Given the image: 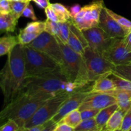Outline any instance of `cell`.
I'll use <instances>...</instances> for the list:
<instances>
[{
  "mask_svg": "<svg viewBox=\"0 0 131 131\" xmlns=\"http://www.w3.org/2000/svg\"><path fill=\"white\" fill-rule=\"evenodd\" d=\"M86 86L70 81L60 69L38 76L27 78L22 92L48 100L60 95L72 94Z\"/></svg>",
  "mask_w": 131,
  "mask_h": 131,
  "instance_id": "6da1fadb",
  "label": "cell"
},
{
  "mask_svg": "<svg viewBox=\"0 0 131 131\" xmlns=\"http://www.w3.org/2000/svg\"><path fill=\"white\" fill-rule=\"evenodd\" d=\"M26 78L24 46L19 43L8 54L6 63L0 73V86L5 105L22 92Z\"/></svg>",
  "mask_w": 131,
  "mask_h": 131,
  "instance_id": "7a4b0ae2",
  "label": "cell"
},
{
  "mask_svg": "<svg viewBox=\"0 0 131 131\" xmlns=\"http://www.w3.org/2000/svg\"><path fill=\"white\" fill-rule=\"evenodd\" d=\"M47 101L21 92L11 102L5 105L0 113L1 123L3 124L9 119H12L22 130L26 123Z\"/></svg>",
  "mask_w": 131,
  "mask_h": 131,
  "instance_id": "3957f363",
  "label": "cell"
},
{
  "mask_svg": "<svg viewBox=\"0 0 131 131\" xmlns=\"http://www.w3.org/2000/svg\"><path fill=\"white\" fill-rule=\"evenodd\" d=\"M61 47L63 56L61 71L70 81L86 86L90 83L84 58L73 51L69 46L61 42L56 37Z\"/></svg>",
  "mask_w": 131,
  "mask_h": 131,
  "instance_id": "277c9868",
  "label": "cell"
},
{
  "mask_svg": "<svg viewBox=\"0 0 131 131\" xmlns=\"http://www.w3.org/2000/svg\"><path fill=\"white\" fill-rule=\"evenodd\" d=\"M24 52L27 78L38 76L61 69L60 65L48 55L27 45L24 46Z\"/></svg>",
  "mask_w": 131,
  "mask_h": 131,
  "instance_id": "5b68a950",
  "label": "cell"
},
{
  "mask_svg": "<svg viewBox=\"0 0 131 131\" xmlns=\"http://www.w3.org/2000/svg\"><path fill=\"white\" fill-rule=\"evenodd\" d=\"M90 83L99 78L107 76L113 72L115 66L106 60L102 54L93 51L88 46L83 55Z\"/></svg>",
  "mask_w": 131,
  "mask_h": 131,
  "instance_id": "8992f818",
  "label": "cell"
},
{
  "mask_svg": "<svg viewBox=\"0 0 131 131\" xmlns=\"http://www.w3.org/2000/svg\"><path fill=\"white\" fill-rule=\"evenodd\" d=\"M71 94H63L49 99L38 109L31 118L26 123L22 130H26L35 125L44 124L48 120H51L61 107L64 101Z\"/></svg>",
  "mask_w": 131,
  "mask_h": 131,
  "instance_id": "52a82bcc",
  "label": "cell"
},
{
  "mask_svg": "<svg viewBox=\"0 0 131 131\" xmlns=\"http://www.w3.org/2000/svg\"><path fill=\"white\" fill-rule=\"evenodd\" d=\"M104 8L103 0H96L83 6L79 14L71 19L82 31L99 26L101 12Z\"/></svg>",
  "mask_w": 131,
  "mask_h": 131,
  "instance_id": "ba28073f",
  "label": "cell"
},
{
  "mask_svg": "<svg viewBox=\"0 0 131 131\" xmlns=\"http://www.w3.org/2000/svg\"><path fill=\"white\" fill-rule=\"evenodd\" d=\"M27 46L48 55L61 67L63 65L62 51L56 37L43 31Z\"/></svg>",
  "mask_w": 131,
  "mask_h": 131,
  "instance_id": "9c48e42d",
  "label": "cell"
},
{
  "mask_svg": "<svg viewBox=\"0 0 131 131\" xmlns=\"http://www.w3.org/2000/svg\"><path fill=\"white\" fill-rule=\"evenodd\" d=\"M89 47L93 51L103 54L116 38H113L99 26L82 31Z\"/></svg>",
  "mask_w": 131,
  "mask_h": 131,
  "instance_id": "30bf717a",
  "label": "cell"
},
{
  "mask_svg": "<svg viewBox=\"0 0 131 131\" xmlns=\"http://www.w3.org/2000/svg\"><path fill=\"white\" fill-rule=\"evenodd\" d=\"M91 88L92 86H88L70 95L61 104L58 112L51 120L58 124L69 112L79 109L84 100L92 93L91 92Z\"/></svg>",
  "mask_w": 131,
  "mask_h": 131,
  "instance_id": "8fae6325",
  "label": "cell"
},
{
  "mask_svg": "<svg viewBox=\"0 0 131 131\" xmlns=\"http://www.w3.org/2000/svg\"><path fill=\"white\" fill-rule=\"evenodd\" d=\"M102 56L115 66L131 63V52L125 48L122 38L115 39Z\"/></svg>",
  "mask_w": 131,
  "mask_h": 131,
  "instance_id": "7c38bea8",
  "label": "cell"
},
{
  "mask_svg": "<svg viewBox=\"0 0 131 131\" xmlns=\"http://www.w3.org/2000/svg\"><path fill=\"white\" fill-rule=\"evenodd\" d=\"M115 104H117L116 99L108 93H92L84 100L79 110L92 108L101 110Z\"/></svg>",
  "mask_w": 131,
  "mask_h": 131,
  "instance_id": "4fadbf2b",
  "label": "cell"
},
{
  "mask_svg": "<svg viewBox=\"0 0 131 131\" xmlns=\"http://www.w3.org/2000/svg\"><path fill=\"white\" fill-rule=\"evenodd\" d=\"M99 26L113 38H123L126 35L122 27L107 12L105 6L101 12Z\"/></svg>",
  "mask_w": 131,
  "mask_h": 131,
  "instance_id": "5bb4252c",
  "label": "cell"
},
{
  "mask_svg": "<svg viewBox=\"0 0 131 131\" xmlns=\"http://www.w3.org/2000/svg\"><path fill=\"white\" fill-rule=\"evenodd\" d=\"M70 27V33L67 44L73 51L79 54L83 55L85 52V49L88 47V43L86 40L82 30H81L70 19L69 20Z\"/></svg>",
  "mask_w": 131,
  "mask_h": 131,
  "instance_id": "9a60e30c",
  "label": "cell"
},
{
  "mask_svg": "<svg viewBox=\"0 0 131 131\" xmlns=\"http://www.w3.org/2000/svg\"><path fill=\"white\" fill-rule=\"evenodd\" d=\"M46 21H33L28 23L24 29H20L18 35L19 43L23 46L28 45L45 31Z\"/></svg>",
  "mask_w": 131,
  "mask_h": 131,
  "instance_id": "2e32d148",
  "label": "cell"
},
{
  "mask_svg": "<svg viewBox=\"0 0 131 131\" xmlns=\"http://www.w3.org/2000/svg\"><path fill=\"white\" fill-rule=\"evenodd\" d=\"M106 93H108L116 99L119 107L122 110L127 111L131 107V91L118 88Z\"/></svg>",
  "mask_w": 131,
  "mask_h": 131,
  "instance_id": "e0dca14e",
  "label": "cell"
},
{
  "mask_svg": "<svg viewBox=\"0 0 131 131\" xmlns=\"http://www.w3.org/2000/svg\"><path fill=\"white\" fill-rule=\"evenodd\" d=\"M118 89L116 84L109 75L99 78L93 82L91 92L92 93H106Z\"/></svg>",
  "mask_w": 131,
  "mask_h": 131,
  "instance_id": "ac0fdd59",
  "label": "cell"
},
{
  "mask_svg": "<svg viewBox=\"0 0 131 131\" xmlns=\"http://www.w3.org/2000/svg\"><path fill=\"white\" fill-rule=\"evenodd\" d=\"M126 112L127 111L118 107L111 115L102 130H120L122 125L123 119Z\"/></svg>",
  "mask_w": 131,
  "mask_h": 131,
  "instance_id": "d6986e66",
  "label": "cell"
},
{
  "mask_svg": "<svg viewBox=\"0 0 131 131\" xmlns=\"http://www.w3.org/2000/svg\"><path fill=\"white\" fill-rule=\"evenodd\" d=\"M119 107L118 104L111 105L110 106L102 109L99 111L97 116H95V120L98 126L99 131L103 130L104 127L106 125V123L110 118L111 115L115 113V111Z\"/></svg>",
  "mask_w": 131,
  "mask_h": 131,
  "instance_id": "ffe728a7",
  "label": "cell"
},
{
  "mask_svg": "<svg viewBox=\"0 0 131 131\" xmlns=\"http://www.w3.org/2000/svg\"><path fill=\"white\" fill-rule=\"evenodd\" d=\"M18 36L6 35L0 38V56L8 54L15 46L19 44Z\"/></svg>",
  "mask_w": 131,
  "mask_h": 131,
  "instance_id": "44dd1931",
  "label": "cell"
},
{
  "mask_svg": "<svg viewBox=\"0 0 131 131\" xmlns=\"http://www.w3.org/2000/svg\"><path fill=\"white\" fill-rule=\"evenodd\" d=\"M18 20L11 14H0V31L1 33L14 32L16 28Z\"/></svg>",
  "mask_w": 131,
  "mask_h": 131,
  "instance_id": "7402d4cb",
  "label": "cell"
},
{
  "mask_svg": "<svg viewBox=\"0 0 131 131\" xmlns=\"http://www.w3.org/2000/svg\"><path fill=\"white\" fill-rule=\"evenodd\" d=\"M82 120L81 111L79 109H77L67 114L59 123H65L75 129Z\"/></svg>",
  "mask_w": 131,
  "mask_h": 131,
  "instance_id": "603a6c76",
  "label": "cell"
},
{
  "mask_svg": "<svg viewBox=\"0 0 131 131\" xmlns=\"http://www.w3.org/2000/svg\"><path fill=\"white\" fill-rule=\"evenodd\" d=\"M50 6L58 17L60 23L67 22L71 19L69 10H68L64 5L60 3H51Z\"/></svg>",
  "mask_w": 131,
  "mask_h": 131,
  "instance_id": "cb8c5ba5",
  "label": "cell"
},
{
  "mask_svg": "<svg viewBox=\"0 0 131 131\" xmlns=\"http://www.w3.org/2000/svg\"><path fill=\"white\" fill-rule=\"evenodd\" d=\"M74 131H99L95 117L83 120L74 129Z\"/></svg>",
  "mask_w": 131,
  "mask_h": 131,
  "instance_id": "d4e9b609",
  "label": "cell"
},
{
  "mask_svg": "<svg viewBox=\"0 0 131 131\" xmlns=\"http://www.w3.org/2000/svg\"><path fill=\"white\" fill-rule=\"evenodd\" d=\"M109 77L113 80L118 89L131 91V81L123 78L113 72Z\"/></svg>",
  "mask_w": 131,
  "mask_h": 131,
  "instance_id": "484cf974",
  "label": "cell"
},
{
  "mask_svg": "<svg viewBox=\"0 0 131 131\" xmlns=\"http://www.w3.org/2000/svg\"><path fill=\"white\" fill-rule=\"evenodd\" d=\"M30 3V1H11L12 12L11 14L19 20V18L22 16L23 11L27 6Z\"/></svg>",
  "mask_w": 131,
  "mask_h": 131,
  "instance_id": "4316f807",
  "label": "cell"
},
{
  "mask_svg": "<svg viewBox=\"0 0 131 131\" xmlns=\"http://www.w3.org/2000/svg\"><path fill=\"white\" fill-rule=\"evenodd\" d=\"M107 12L116 20L118 23L122 27L123 29L125 31V34L127 35L129 32L131 31V21L128 20L126 18L124 17L121 16V15H118V14H116L112 10H110V9L106 8Z\"/></svg>",
  "mask_w": 131,
  "mask_h": 131,
  "instance_id": "83f0119b",
  "label": "cell"
},
{
  "mask_svg": "<svg viewBox=\"0 0 131 131\" xmlns=\"http://www.w3.org/2000/svg\"><path fill=\"white\" fill-rule=\"evenodd\" d=\"M70 33V27L69 21L65 23H59V35L56 37L65 44H67Z\"/></svg>",
  "mask_w": 131,
  "mask_h": 131,
  "instance_id": "f1b7e54d",
  "label": "cell"
},
{
  "mask_svg": "<svg viewBox=\"0 0 131 131\" xmlns=\"http://www.w3.org/2000/svg\"><path fill=\"white\" fill-rule=\"evenodd\" d=\"M113 72L131 81V63L115 66Z\"/></svg>",
  "mask_w": 131,
  "mask_h": 131,
  "instance_id": "f546056e",
  "label": "cell"
},
{
  "mask_svg": "<svg viewBox=\"0 0 131 131\" xmlns=\"http://www.w3.org/2000/svg\"><path fill=\"white\" fill-rule=\"evenodd\" d=\"M46 21L45 31L49 33L54 37H58L59 35V23L52 21L47 19Z\"/></svg>",
  "mask_w": 131,
  "mask_h": 131,
  "instance_id": "4dcf8cb0",
  "label": "cell"
},
{
  "mask_svg": "<svg viewBox=\"0 0 131 131\" xmlns=\"http://www.w3.org/2000/svg\"><path fill=\"white\" fill-rule=\"evenodd\" d=\"M1 131H19L20 128L17 123L12 119H9L2 124L0 127Z\"/></svg>",
  "mask_w": 131,
  "mask_h": 131,
  "instance_id": "1f68e13d",
  "label": "cell"
},
{
  "mask_svg": "<svg viewBox=\"0 0 131 131\" xmlns=\"http://www.w3.org/2000/svg\"><path fill=\"white\" fill-rule=\"evenodd\" d=\"M131 128V107L128 110L123 119L122 125V131H129Z\"/></svg>",
  "mask_w": 131,
  "mask_h": 131,
  "instance_id": "d6a6232c",
  "label": "cell"
},
{
  "mask_svg": "<svg viewBox=\"0 0 131 131\" xmlns=\"http://www.w3.org/2000/svg\"><path fill=\"white\" fill-rule=\"evenodd\" d=\"M80 111V110H79ZM99 110L97 109H85V110H81V115L82 120H86V119L92 118H95L98 113L99 112Z\"/></svg>",
  "mask_w": 131,
  "mask_h": 131,
  "instance_id": "836d02e7",
  "label": "cell"
},
{
  "mask_svg": "<svg viewBox=\"0 0 131 131\" xmlns=\"http://www.w3.org/2000/svg\"><path fill=\"white\" fill-rule=\"evenodd\" d=\"M22 16L29 18V19H31L33 21H36L38 19H37V17L36 16L35 14L33 6L30 3L24 9V10L23 12V14H22Z\"/></svg>",
  "mask_w": 131,
  "mask_h": 131,
  "instance_id": "e575fe53",
  "label": "cell"
},
{
  "mask_svg": "<svg viewBox=\"0 0 131 131\" xmlns=\"http://www.w3.org/2000/svg\"><path fill=\"white\" fill-rule=\"evenodd\" d=\"M11 12L10 0H0V14H8L11 13Z\"/></svg>",
  "mask_w": 131,
  "mask_h": 131,
  "instance_id": "d590c367",
  "label": "cell"
},
{
  "mask_svg": "<svg viewBox=\"0 0 131 131\" xmlns=\"http://www.w3.org/2000/svg\"><path fill=\"white\" fill-rule=\"evenodd\" d=\"M45 13H46V16H47V19L52 20V21L60 23V20L59 19L58 17L57 16L55 12L54 11V10L51 8V6H48L47 8L45 9Z\"/></svg>",
  "mask_w": 131,
  "mask_h": 131,
  "instance_id": "8d00e7d4",
  "label": "cell"
},
{
  "mask_svg": "<svg viewBox=\"0 0 131 131\" xmlns=\"http://www.w3.org/2000/svg\"><path fill=\"white\" fill-rule=\"evenodd\" d=\"M54 131H74V128L65 123H58Z\"/></svg>",
  "mask_w": 131,
  "mask_h": 131,
  "instance_id": "74e56055",
  "label": "cell"
},
{
  "mask_svg": "<svg viewBox=\"0 0 131 131\" xmlns=\"http://www.w3.org/2000/svg\"><path fill=\"white\" fill-rule=\"evenodd\" d=\"M81 6L79 4H75V5H73L69 9V12H70V15L72 19H74L77 15L79 13V12L81 10Z\"/></svg>",
  "mask_w": 131,
  "mask_h": 131,
  "instance_id": "f35d334b",
  "label": "cell"
},
{
  "mask_svg": "<svg viewBox=\"0 0 131 131\" xmlns=\"http://www.w3.org/2000/svg\"><path fill=\"white\" fill-rule=\"evenodd\" d=\"M122 41L125 48L131 52V31L122 38Z\"/></svg>",
  "mask_w": 131,
  "mask_h": 131,
  "instance_id": "ab89813d",
  "label": "cell"
},
{
  "mask_svg": "<svg viewBox=\"0 0 131 131\" xmlns=\"http://www.w3.org/2000/svg\"><path fill=\"white\" fill-rule=\"evenodd\" d=\"M31 1H34L40 8L44 10L51 5L49 0H31Z\"/></svg>",
  "mask_w": 131,
  "mask_h": 131,
  "instance_id": "60d3db41",
  "label": "cell"
},
{
  "mask_svg": "<svg viewBox=\"0 0 131 131\" xmlns=\"http://www.w3.org/2000/svg\"><path fill=\"white\" fill-rule=\"evenodd\" d=\"M45 130V126L44 124H41V125H35L32 127L29 128V129H26V130L28 131H44Z\"/></svg>",
  "mask_w": 131,
  "mask_h": 131,
  "instance_id": "b9f144b4",
  "label": "cell"
},
{
  "mask_svg": "<svg viewBox=\"0 0 131 131\" xmlns=\"http://www.w3.org/2000/svg\"><path fill=\"white\" fill-rule=\"evenodd\" d=\"M11 1H31V0H10Z\"/></svg>",
  "mask_w": 131,
  "mask_h": 131,
  "instance_id": "7bdbcfd3",
  "label": "cell"
},
{
  "mask_svg": "<svg viewBox=\"0 0 131 131\" xmlns=\"http://www.w3.org/2000/svg\"><path fill=\"white\" fill-rule=\"evenodd\" d=\"M129 131H131V128H130V130H129Z\"/></svg>",
  "mask_w": 131,
  "mask_h": 131,
  "instance_id": "ee69618b",
  "label": "cell"
}]
</instances>
